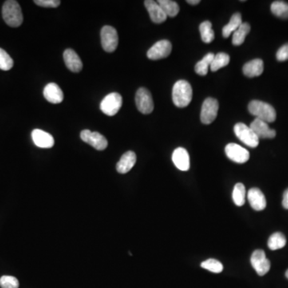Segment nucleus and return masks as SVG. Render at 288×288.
Returning a JSON list of instances; mask_svg holds the SVG:
<instances>
[{
	"mask_svg": "<svg viewBox=\"0 0 288 288\" xmlns=\"http://www.w3.org/2000/svg\"><path fill=\"white\" fill-rule=\"evenodd\" d=\"M193 91L191 84L186 80H179L172 89L173 103L178 108H186L192 100Z\"/></svg>",
	"mask_w": 288,
	"mask_h": 288,
	"instance_id": "1",
	"label": "nucleus"
},
{
	"mask_svg": "<svg viewBox=\"0 0 288 288\" xmlns=\"http://www.w3.org/2000/svg\"><path fill=\"white\" fill-rule=\"evenodd\" d=\"M3 18L8 26L18 28L24 21L22 10L20 4L15 0H8L3 6Z\"/></svg>",
	"mask_w": 288,
	"mask_h": 288,
	"instance_id": "2",
	"label": "nucleus"
},
{
	"mask_svg": "<svg viewBox=\"0 0 288 288\" xmlns=\"http://www.w3.org/2000/svg\"><path fill=\"white\" fill-rule=\"evenodd\" d=\"M248 111L256 119L266 123H273L276 119V112L272 106L259 100H253L248 105Z\"/></svg>",
	"mask_w": 288,
	"mask_h": 288,
	"instance_id": "3",
	"label": "nucleus"
},
{
	"mask_svg": "<svg viewBox=\"0 0 288 288\" xmlns=\"http://www.w3.org/2000/svg\"><path fill=\"white\" fill-rule=\"evenodd\" d=\"M234 131L237 138L245 145L252 148L258 147L259 139L248 126L242 123H236L234 125Z\"/></svg>",
	"mask_w": 288,
	"mask_h": 288,
	"instance_id": "4",
	"label": "nucleus"
},
{
	"mask_svg": "<svg viewBox=\"0 0 288 288\" xmlns=\"http://www.w3.org/2000/svg\"><path fill=\"white\" fill-rule=\"evenodd\" d=\"M123 104V98L117 92H112L104 98L100 104V110L108 116H114L119 112Z\"/></svg>",
	"mask_w": 288,
	"mask_h": 288,
	"instance_id": "5",
	"label": "nucleus"
},
{
	"mask_svg": "<svg viewBox=\"0 0 288 288\" xmlns=\"http://www.w3.org/2000/svg\"><path fill=\"white\" fill-rule=\"evenodd\" d=\"M102 47L105 52H115L119 44V36L117 31L113 27L104 26L102 28L101 33Z\"/></svg>",
	"mask_w": 288,
	"mask_h": 288,
	"instance_id": "6",
	"label": "nucleus"
},
{
	"mask_svg": "<svg viewBox=\"0 0 288 288\" xmlns=\"http://www.w3.org/2000/svg\"><path fill=\"white\" fill-rule=\"evenodd\" d=\"M219 112V102L213 98L204 100L201 109L200 119L203 124H210L216 119Z\"/></svg>",
	"mask_w": 288,
	"mask_h": 288,
	"instance_id": "7",
	"label": "nucleus"
},
{
	"mask_svg": "<svg viewBox=\"0 0 288 288\" xmlns=\"http://www.w3.org/2000/svg\"><path fill=\"white\" fill-rule=\"evenodd\" d=\"M135 104L138 110L144 115L153 112L154 102L151 92L146 88H139L135 95Z\"/></svg>",
	"mask_w": 288,
	"mask_h": 288,
	"instance_id": "8",
	"label": "nucleus"
},
{
	"mask_svg": "<svg viewBox=\"0 0 288 288\" xmlns=\"http://www.w3.org/2000/svg\"><path fill=\"white\" fill-rule=\"evenodd\" d=\"M250 263L257 274L260 276L264 275L270 270V262L266 258L264 250H254L250 257Z\"/></svg>",
	"mask_w": 288,
	"mask_h": 288,
	"instance_id": "9",
	"label": "nucleus"
},
{
	"mask_svg": "<svg viewBox=\"0 0 288 288\" xmlns=\"http://www.w3.org/2000/svg\"><path fill=\"white\" fill-rule=\"evenodd\" d=\"M80 138L83 141L96 148L98 151L105 150L108 147V142L104 135L99 132H92L89 130H84L80 133Z\"/></svg>",
	"mask_w": 288,
	"mask_h": 288,
	"instance_id": "10",
	"label": "nucleus"
},
{
	"mask_svg": "<svg viewBox=\"0 0 288 288\" xmlns=\"http://www.w3.org/2000/svg\"><path fill=\"white\" fill-rule=\"evenodd\" d=\"M172 50V45L168 40H160L155 43L147 52V57L151 60H158L168 57Z\"/></svg>",
	"mask_w": 288,
	"mask_h": 288,
	"instance_id": "11",
	"label": "nucleus"
},
{
	"mask_svg": "<svg viewBox=\"0 0 288 288\" xmlns=\"http://www.w3.org/2000/svg\"><path fill=\"white\" fill-rule=\"evenodd\" d=\"M225 153L231 161L237 163H244L250 159V153L236 143H229L225 147Z\"/></svg>",
	"mask_w": 288,
	"mask_h": 288,
	"instance_id": "12",
	"label": "nucleus"
},
{
	"mask_svg": "<svg viewBox=\"0 0 288 288\" xmlns=\"http://www.w3.org/2000/svg\"><path fill=\"white\" fill-rule=\"evenodd\" d=\"M250 127L258 136V139H273L276 135V132L274 130L270 128L268 123L262 121L261 119H254V121L250 123Z\"/></svg>",
	"mask_w": 288,
	"mask_h": 288,
	"instance_id": "13",
	"label": "nucleus"
},
{
	"mask_svg": "<svg viewBox=\"0 0 288 288\" xmlns=\"http://www.w3.org/2000/svg\"><path fill=\"white\" fill-rule=\"evenodd\" d=\"M144 4L152 22L155 24H162L167 20V15L164 13L158 2L153 0H146Z\"/></svg>",
	"mask_w": 288,
	"mask_h": 288,
	"instance_id": "14",
	"label": "nucleus"
},
{
	"mask_svg": "<svg viewBox=\"0 0 288 288\" xmlns=\"http://www.w3.org/2000/svg\"><path fill=\"white\" fill-rule=\"evenodd\" d=\"M247 199L250 207L255 211H262L266 206V200L263 193L256 187L251 188L247 192Z\"/></svg>",
	"mask_w": 288,
	"mask_h": 288,
	"instance_id": "15",
	"label": "nucleus"
},
{
	"mask_svg": "<svg viewBox=\"0 0 288 288\" xmlns=\"http://www.w3.org/2000/svg\"><path fill=\"white\" fill-rule=\"evenodd\" d=\"M172 161L180 171H187L190 168V156L187 150L178 147L172 154Z\"/></svg>",
	"mask_w": 288,
	"mask_h": 288,
	"instance_id": "16",
	"label": "nucleus"
},
{
	"mask_svg": "<svg viewBox=\"0 0 288 288\" xmlns=\"http://www.w3.org/2000/svg\"><path fill=\"white\" fill-rule=\"evenodd\" d=\"M32 139L37 147L51 148L55 144L54 138L51 134L40 129H35L32 133Z\"/></svg>",
	"mask_w": 288,
	"mask_h": 288,
	"instance_id": "17",
	"label": "nucleus"
},
{
	"mask_svg": "<svg viewBox=\"0 0 288 288\" xmlns=\"http://www.w3.org/2000/svg\"><path fill=\"white\" fill-rule=\"evenodd\" d=\"M44 96L48 102L53 104H60L64 100V92L61 88L55 84L51 83L44 88Z\"/></svg>",
	"mask_w": 288,
	"mask_h": 288,
	"instance_id": "18",
	"label": "nucleus"
},
{
	"mask_svg": "<svg viewBox=\"0 0 288 288\" xmlns=\"http://www.w3.org/2000/svg\"><path fill=\"white\" fill-rule=\"evenodd\" d=\"M64 60L67 68L72 72L78 73L83 69V63L75 51L67 49L64 53Z\"/></svg>",
	"mask_w": 288,
	"mask_h": 288,
	"instance_id": "19",
	"label": "nucleus"
},
{
	"mask_svg": "<svg viewBox=\"0 0 288 288\" xmlns=\"http://www.w3.org/2000/svg\"><path fill=\"white\" fill-rule=\"evenodd\" d=\"M135 163H136V155L135 152L131 151H127L122 155V157L118 162L116 170L120 174H126L132 169Z\"/></svg>",
	"mask_w": 288,
	"mask_h": 288,
	"instance_id": "20",
	"label": "nucleus"
},
{
	"mask_svg": "<svg viewBox=\"0 0 288 288\" xmlns=\"http://www.w3.org/2000/svg\"><path fill=\"white\" fill-rule=\"evenodd\" d=\"M263 70H264L263 62L260 59H255V60L246 63L242 68L243 74L249 78L260 76L261 74L263 72Z\"/></svg>",
	"mask_w": 288,
	"mask_h": 288,
	"instance_id": "21",
	"label": "nucleus"
},
{
	"mask_svg": "<svg viewBox=\"0 0 288 288\" xmlns=\"http://www.w3.org/2000/svg\"><path fill=\"white\" fill-rule=\"evenodd\" d=\"M242 22V16L240 13H234L231 18H230V22L223 27V36L224 38H228L231 33H234L235 31L240 27Z\"/></svg>",
	"mask_w": 288,
	"mask_h": 288,
	"instance_id": "22",
	"label": "nucleus"
},
{
	"mask_svg": "<svg viewBox=\"0 0 288 288\" xmlns=\"http://www.w3.org/2000/svg\"><path fill=\"white\" fill-rule=\"evenodd\" d=\"M250 31V24L247 23H242L240 27L233 33L232 44L234 46H239L243 44L246 36Z\"/></svg>",
	"mask_w": 288,
	"mask_h": 288,
	"instance_id": "23",
	"label": "nucleus"
},
{
	"mask_svg": "<svg viewBox=\"0 0 288 288\" xmlns=\"http://www.w3.org/2000/svg\"><path fill=\"white\" fill-rule=\"evenodd\" d=\"M214 56L215 55L213 53H208L200 61L197 63L195 67V72L199 76H206L208 72L209 68L211 67Z\"/></svg>",
	"mask_w": 288,
	"mask_h": 288,
	"instance_id": "24",
	"label": "nucleus"
},
{
	"mask_svg": "<svg viewBox=\"0 0 288 288\" xmlns=\"http://www.w3.org/2000/svg\"><path fill=\"white\" fill-rule=\"evenodd\" d=\"M201 38L203 42L206 44H210L215 40V32L212 29V24L209 21H204L199 26Z\"/></svg>",
	"mask_w": 288,
	"mask_h": 288,
	"instance_id": "25",
	"label": "nucleus"
},
{
	"mask_svg": "<svg viewBox=\"0 0 288 288\" xmlns=\"http://www.w3.org/2000/svg\"><path fill=\"white\" fill-rule=\"evenodd\" d=\"M159 6L161 7L163 12L169 17H175L179 14V7L175 1L171 0H159L158 1Z\"/></svg>",
	"mask_w": 288,
	"mask_h": 288,
	"instance_id": "26",
	"label": "nucleus"
},
{
	"mask_svg": "<svg viewBox=\"0 0 288 288\" xmlns=\"http://www.w3.org/2000/svg\"><path fill=\"white\" fill-rule=\"evenodd\" d=\"M286 243V237L280 232L274 233L269 238L267 245L270 250H275L285 246Z\"/></svg>",
	"mask_w": 288,
	"mask_h": 288,
	"instance_id": "27",
	"label": "nucleus"
},
{
	"mask_svg": "<svg viewBox=\"0 0 288 288\" xmlns=\"http://www.w3.org/2000/svg\"><path fill=\"white\" fill-rule=\"evenodd\" d=\"M229 63H230V56L223 52H219L214 56L210 68L212 72H217L218 70L228 65Z\"/></svg>",
	"mask_w": 288,
	"mask_h": 288,
	"instance_id": "28",
	"label": "nucleus"
},
{
	"mask_svg": "<svg viewBox=\"0 0 288 288\" xmlns=\"http://www.w3.org/2000/svg\"><path fill=\"white\" fill-rule=\"evenodd\" d=\"M245 198H246V188L244 185L241 183H236L232 193V199L234 204L238 207L244 205Z\"/></svg>",
	"mask_w": 288,
	"mask_h": 288,
	"instance_id": "29",
	"label": "nucleus"
},
{
	"mask_svg": "<svg viewBox=\"0 0 288 288\" xmlns=\"http://www.w3.org/2000/svg\"><path fill=\"white\" fill-rule=\"evenodd\" d=\"M270 10L278 18L288 19V4L282 1H275L270 6Z\"/></svg>",
	"mask_w": 288,
	"mask_h": 288,
	"instance_id": "30",
	"label": "nucleus"
},
{
	"mask_svg": "<svg viewBox=\"0 0 288 288\" xmlns=\"http://www.w3.org/2000/svg\"><path fill=\"white\" fill-rule=\"evenodd\" d=\"M201 266L213 273H220L223 271V266L219 260L214 258H209L201 263Z\"/></svg>",
	"mask_w": 288,
	"mask_h": 288,
	"instance_id": "31",
	"label": "nucleus"
},
{
	"mask_svg": "<svg viewBox=\"0 0 288 288\" xmlns=\"http://www.w3.org/2000/svg\"><path fill=\"white\" fill-rule=\"evenodd\" d=\"M14 65V61L12 60L8 52L0 48V69L3 71H9Z\"/></svg>",
	"mask_w": 288,
	"mask_h": 288,
	"instance_id": "32",
	"label": "nucleus"
},
{
	"mask_svg": "<svg viewBox=\"0 0 288 288\" xmlns=\"http://www.w3.org/2000/svg\"><path fill=\"white\" fill-rule=\"evenodd\" d=\"M20 282L14 276L4 275L0 278V286L1 288H19Z\"/></svg>",
	"mask_w": 288,
	"mask_h": 288,
	"instance_id": "33",
	"label": "nucleus"
},
{
	"mask_svg": "<svg viewBox=\"0 0 288 288\" xmlns=\"http://www.w3.org/2000/svg\"><path fill=\"white\" fill-rule=\"evenodd\" d=\"M35 4L43 8H56L60 6V0H35Z\"/></svg>",
	"mask_w": 288,
	"mask_h": 288,
	"instance_id": "34",
	"label": "nucleus"
},
{
	"mask_svg": "<svg viewBox=\"0 0 288 288\" xmlns=\"http://www.w3.org/2000/svg\"><path fill=\"white\" fill-rule=\"evenodd\" d=\"M276 58L278 61L288 60V44H285L278 49L276 53Z\"/></svg>",
	"mask_w": 288,
	"mask_h": 288,
	"instance_id": "35",
	"label": "nucleus"
},
{
	"mask_svg": "<svg viewBox=\"0 0 288 288\" xmlns=\"http://www.w3.org/2000/svg\"><path fill=\"white\" fill-rule=\"evenodd\" d=\"M282 206L286 209H288V189L285 191L283 194V198H282Z\"/></svg>",
	"mask_w": 288,
	"mask_h": 288,
	"instance_id": "36",
	"label": "nucleus"
},
{
	"mask_svg": "<svg viewBox=\"0 0 288 288\" xmlns=\"http://www.w3.org/2000/svg\"><path fill=\"white\" fill-rule=\"evenodd\" d=\"M187 4H191V5H197L200 3L199 0H187Z\"/></svg>",
	"mask_w": 288,
	"mask_h": 288,
	"instance_id": "37",
	"label": "nucleus"
},
{
	"mask_svg": "<svg viewBox=\"0 0 288 288\" xmlns=\"http://www.w3.org/2000/svg\"><path fill=\"white\" fill-rule=\"evenodd\" d=\"M286 277L288 278V270L286 271Z\"/></svg>",
	"mask_w": 288,
	"mask_h": 288,
	"instance_id": "38",
	"label": "nucleus"
}]
</instances>
